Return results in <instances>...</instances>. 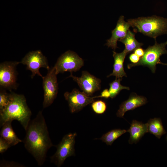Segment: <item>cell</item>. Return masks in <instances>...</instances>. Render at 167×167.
Wrapping results in <instances>:
<instances>
[{
  "label": "cell",
  "instance_id": "ac0fdd59",
  "mask_svg": "<svg viewBox=\"0 0 167 167\" xmlns=\"http://www.w3.org/2000/svg\"><path fill=\"white\" fill-rule=\"evenodd\" d=\"M148 132L152 134L158 139L166 133L160 118L150 119L147 123Z\"/></svg>",
  "mask_w": 167,
  "mask_h": 167
},
{
  "label": "cell",
  "instance_id": "44dd1931",
  "mask_svg": "<svg viewBox=\"0 0 167 167\" xmlns=\"http://www.w3.org/2000/svg\"><path fill=\"white\" fill-rule=\"evenodd\" d=\"M91 106L94 112L98 114L104 113L107 107L105 103L102 100L94 101L92 103Z\"/></svg>",
  "mask_w": 167,
  "mask_h": 167
},
{
  "label": "cell",
  "instance_id": "9a60e30c",
  "mask_svg": "<svg viewBox=\"0 0 167 167\" xmlns=\"http://www.w3.org/2000/svg\"><path fill=\"white\" fill-rule=\"evenodd\" d=\"M113 57L114 59L113 72L107 76H115L116 78H122L123 76L126 77L127 75L124 68V62L127 54L124 50L120 53L113 51Z\"/></svg>",
  "mask_w": 167,
  "mask_h": 167
},
{
  "label": "cell",
  "instance_id": "277c9868",
  "mask_svg": "<svg viewBox=\"0 0 167 167\" xmlns=\"http://www.w3.org/2000/svg\"><path fill=\"white\" fill-rule=\"evenodd\" d=\"M155 44L149 46L144 50L143 55L140 58L139 61L135 63H129L127 65L129 69L138 66H143L149 68L153 73H155L157 64H161L160 57L163 54H167L165 47L167 41L161 44L158 43L155 40Z\"/></svg>",
  "mask_w": 167,
  "mask_h": 167
},
{
  "label": "cell",
  "instance_id": "4fadbf2b",
  "mask_svg": "<svg viewBox=\"0 0 167 167\" xmlns=\"http://www.w3.org/2000/svg\"><path fill=\"white\" fill-rule=\"evenodd\" d=\"M147 102V99L145 97L137 95L135 93H131L129 98L120 105L117 113V116L123 118L126 111L133 110L145 105Z\"/></svg>",
  "mask_w": 167,
  "mask_h": 167
},
{
  "label": "cell",
  "instance_id": "52a82bcc",
  "mask_svg": "<svg viewBox=\"0 0 167 167\" xmlns=\"http://www.w3.org/2000/svg\"><path fill=\"white\" fill-rule=\"evenodd\" d=\"M83 60L75 52L68 51L58 58L54 67L58 75L69 71L70 73L79 70L84 66Z\"/></svg>",
  "mask_w": 167,
  "mask_h": 167
},
{
  "label": "cell",
  "instance_id": "6da1fadb",
  "mask_svg": "<svg viewBox=\"0 0 167 167\" xmlns=\"http://www.w3.org/2000/svg\"><path fill=\"white\" fill-rule=\"evenodd\" d=\"M25 131L23 140L24 147L34 157L38 165L41 166L45 161L48 150L54 145L42 111L30 121Z\"/></svg>",
  "mask_w": 167,
  "mask_h": 167
},
{
  "label": "cell",
  "instance_id": "83f0119b",
  "mask_svg": "<svg viewBox=\"0 0 167 167\" xmlns=\"http://www.w3.org/2000/svg\"><path fill=\"white\" fill-rule=\"evenodd\" d=\"M161 64H162V65H166V66H167V63H163L162 62H161Z\"/></svg>",
  "mask_w": 167,
  "mask_h": 167
},
{
  "label": "cell",
  "instance_id": "e0dca14e",
  "mask_svg": "<svg viewBox=\"0 0 167 167\" xmlns=\"http://www.w3.org/2000/svg\"><path fill=\"white\" fill-rule=\"evenodd\" d=\"M118 41L125 45L124 50L127 54L134 52L136 49L140 48L143 45V43L137 41L135 38V34L130 29L128 31L126 36Z\"/></svg>",
  "mask_w": 167,
  "mask_h": 167
},
{
  "label": "cell",
  "instance_id": "9c48e42d",
  "mask_svg": "<svg viewBox=\"0 0 167 167\" xmlns=\"http://www.w3.org/2000/svg\"><path fill=\"white\" fill-rule=\"evenodd\" d=\"M20 63L26 65V69L31 71L32 79L36 75L42 78L43 76L39 71L41 68H44L48 70L50 69L46 58L39 50L29 52L25 55Z\"/></svg>",
  "mask_w": 167,
  "mask_h": 167
},
{
  "label": "cell",
  "instance_id": "7c38bea8",
  "mask_svg": "<svg viewBox=\"0 0 167 167\" xmlns=\"http://www.w3.org/2000/svg\"><path fill=\"white\" fill-rule=\"evenodd\" d=\"M130 26L129 23L125 21L124 16H120L115 28L112 31L111 37L107 40L105 45L115 50L118 48L117 41L126 36Z\"/></svg>",
  "mask_w": 167,
  "mask_h": 167
},
{
  "label": "cell",
  "instance_id": "d6986e66",
  "mask_svg": "<svg viewBox=\"0 0 167 167\" xmlns=\"http://www.w3.org/2000/svg\"><path fill=\"white\" fill-rule=\"evenodd\" d=\"M126 132L125 130L113 129L104 134L100 138L97 139L101 140L107 145H111L115 140Z\"/></svg>",
  "mask_w": 167,
  "mask_h": 167
},
{
  "label": "cell",
  "instance_id": "2e32d148",
  "mask_svg": "<svg viewBox=\"0 0 167 167\" xmlns=\"http://www.w3.org/2000/svg\"><path fill=\"white\" fill-rule=\"evenodd\" d=\"M12 121H9L6 122L1 127L0 133V137L7 141L11 146L22 141L13 131L11 125Z\"/></svg>",
  "mask_w": 167,
  "mask_h": 167
},
{
  "label": "cell",
  "instance_id": "5bb4252c",
  "mask_svg": "<svg viewBox=\"0 0 167 167\" xmlns=\"http://www.w3.org/2000/svg\"><path fill=\"white\" fill-rule=\"evenodd\" d=\"M127 132H129L130 134L129 143H136L146 133L148 132L147 123L144 124L141 122L133 120Z\"/></svg>",
  "mask_w": 167,
  "mask_h": 167
},
{
  "label": "cell",
  "instance_id": "603a6c76",
  "mask_svg": "<svg viewBox=\"0 0 167 167\" xmlns=\"http://www.w3.org/2000/svg\"><path fill=\"white\" fill-rule=\"evenodd\" d=\"M11 146L5 140L0 138V153H2L6 152Z\"/></svg>",
  "mask_w": 167,
  "mask_h": 167
},
{
  "label": "cell",
  "instance_id": "7402d4cb",
  "mask_svg": "<svg viewBox=\"0 0 167 167\" xmlns=\"http://www.w3.org/2000/svg\"><path fill=\"white\" fill-rule=\"evenodd\" d=\"M0 91V111L3 109L7 105L9 99L10 93L1 88Z\"/></svg>",
  "mask_w": 167,
  "mask_h": 167
},
{
  "label": "cell",
  "instance_id": "4316f807",
  "mask_svg": "<svg viewBox=\"0 0 167 167\" xmlns=\"http://www.w3.org/2000/svg\"><path fill=\"white\" fill-rule=\"evenodd\" d=\"M144 50L142 48H139L136 49L134 51V53L136 54L139 57H142L144 54Z\"/></svg>",
  "mask_w": 167,
  "mask_h": 167
},
{
  "label": "cell",
  "instance_id": "d4e9b609",
  "mask_svg": "<svg viewBox=\"0 0 167 167\" xmlns=\"http://www.w3.org/2000/svg\"><path fill=\"white\" fill-rule=\"evenodd\" d=\"M130 61L133 63H137L140 59V57L134 53L131 54L129 57Z\"/></svg>",
  "mask_w": 167,
  "mask_h": 167
},
{
  "label": "cell",
  "instance_id": "5b68a950",
  "mask_svg": "<svg viewBox=\"0 0 167 167\" xmlns=\"http://www.w3.org/2000/svg\"><path fill=\"white\" fill-rule=\"evenodd\" d=\"M76 133H69L65 135L56 146L55 153L50 157V161L57 167L61 166L68 157L75 155V138Z\"/></svg>",
  "mask_w": 167,
  "mask_h": 167
},
{
  "label": "cell",
  "instance_id": "30bf717a",
  "mask_svg": "<svg viewBox=\"0 0 167 167\" xmlns=\"http://www.w3.org/2000/svg\"><path fill=\"white\" fill-rule=\"evenodd\" d=\"M67 101L71 112L72 113L79 111L94 101L96 96H89L83 92L76 89L71 92H66L64 94Z\"/></svg>",
  "mask_w": 167,
  "mask_h": 167
},
{
  "label": "cell",
  "instance_id": "cb8c5ba5",
  "mask_svg": "<svg viewBox=\"0 0 167 167\" xmlns=\"http://www.w3.org/2000/svg\"><path fill=\"white\" fill-rule=\"evenodd\" d=\"M0 167H24L20 164L13 161H2L0 163Z\"/></svg>",
  "mask_w": 167,
  "mask_h": 167
},
{
  "label": "cell",
  "instance_id": "8fae6325",
  "mask_svg": "<svg viewBox=\"0 0 167 167\" xmlns=\"http://www.w3.org/2000/svg\"><path fill=\"white\" fill-rule=\"evenodd\" d=\"M69 77H71L76 82L81 90L89 96H92L101 89V80L86 71H83L80 77H77L71 73Z\"/></svg>",
  "mask_w": 167,
  "mask_h": 167
},
{
  "label": "cell",
  "instance_id": "ffe728a7",
  "mask_svg": "<svg viewBox=\"0 0 167 167\" xmlns=\"http://www.w3.org/2000/svg\"><path fill=\"white\" fill-rule=\"evenodd\" d=\"M122 78H116L115 79L109 83V91L110 97L112 99L115 98L123 89L130 90L129 87L123 86L121 84L120 82Z\"/></svg>",
  "mask_w": 167,
  "mask_h": 167
},
{
  "label": "cell",
  "instance_id": "3957f363",
  "mask_svg": "<svg viewBox=\"0 0 167 167\" xmlns=\"http://www.w3.org/2000/svg\"><path fill=\"white\" fill-rule=\"evenodd\" d=\"M127 21L135 32H141L155 40L160 35L167 34V19L163 17H140Z\"/></svg>",
  "mask_w": 167,
  "mask_h": 167
},
{
  "label": "cell",
  "instance_id": "7a4b0ae2",
  "mask_svg": "<svg viewBox=\"0 0 167 167\" xmlns=\"http://www.w3.org/2000/svg\"><path fill=\"white\" fill-rule=\"evenodd\" d=\"M31 115L24 96L11 92L10 93L7 105L0 111V127L7 121L16 120L25 130L31 120Z\"/></svg>",
  "mask_w": 167,
  "mask_h": 167
},
{
  "label": "cell",
  "instance_id": "8992f818",
  "mask_svg": "<svg viewBox=\"0 0 167 167\" xmlns=\"http://www.w3.org/2000/svg\"><path fill=\"white\" fill-rule=\"evenodd\" d=\"M20 62H5L0 64V85L1 88L11 91L16 89L18 74L16 67Z\"/></svg>",
  "mask_w": 167,
  "mask_h": 167
},
{
  "label": "cell",
  "instance_id": "ba28073f",
  "mask_svg": "<svg viewBox=\"0 0 167 167\" xmlns=\"http://www.w3.org/2000/svg\"><path fill=\"white\" fill-rule=\"evenodd\" d=\"M46 75L43 76V87L44 90V98L43 106L47 108L53 102L58 92V83L56 71L54 66L48 70Z\"/></svg>",
  "mask_w": 167,
  "mask_h": 167
},
{
  "label": "cell",
  "instance_id": "484cf974",
  "mask_svg": "<svg viewBox=\"0 0 167 167\" xmlns=\"http://www.w3.org/2000/svg\"><path fill=\"white\" fill-rule=\"evenodd\" d=\"M96 96V98L103 97L107 99L110 97V95L108 89H105L101 92L100 95Z\"/></svg>",
  "mask_w": 167,
  "mask_h": 167
},
{
  "label": "cell",
  "instance_id": "f1b7e54d",
  "mask_svg": "<svg viewBox=\"0 0 167 167\" xmlns=\"http://www.w3.org/2000/svg\"></svg>",
  "mask_w": 167,
  "mask_h": 167
}]
</instances>
